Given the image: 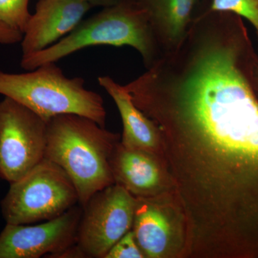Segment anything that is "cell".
<instances>
[{
  "label": "cell",
  "mask_w": 258,
  "mask_h": 258,
  "mask_svg": "<svg viewBox=\"0 0 258 258\" xmlns=\"http://www.w3.org/2000/svg\"><path fill=\"white\" fill-rule=\"evenodd\" d=\"M91 8L95 7H102V8H108L120 3L123 0H84Z\"/></svg>",
  "instance_id": "cell-18"
},
{
  "label": "cell",
  "mask_w": 258,
  "mask_h": 258,
  "mask_svg": "<svg viewBox=\"0 0 258 258\" xmlns=\"http://www.w3.org/2000/svg\"><path fill=\"white\" fill-rule=\"evenodd\" d=\"M98 81L111 97L119 111L123 126L122 145L150 153L155 150L160 131L157 123L134 104L124 86L118 84L110 76L98 77Z\"/></svg>",
  "instance_id": "cell-11"
},
{
  "label": "cell",
  "mask_w": 258,
  "mask_h": 258,
  "mask_svg": "<svg viewBox=\"0 0 258 258\" xmlns=\"http://www.w3.org/2000/svg\"><path fill=\"white\" fill-rule=\"evenodd\" d=\"M258 55L243 19L205 15L134 81L137 106L168 137L220 159L224 189L258 195Z\"/></svg>",
  "instance_id": "cell-1"
},
{
  "label": "cell",
  "mask_w": 258,
  "mask_h": 258,
  "mask_svg": "<svg viewBox=\"0 0 258 258\" xmlns=\"http://www.w3.org/2000/svg\"><path fill=\"white\" fill-rule=\"evenodd\" d=\"M209 10L232 13L245 19L253 26L258 41V0H211Z\"/></svg>",
  "instance_id": "cell-14"
},
{
  "label": "cell",
  "mask_w": 258,
  "mask_h": 258,
  "mask_svg": "<svg viewBox=\"0 0 258 258\" xmlns=\"http://www.w3.org/2000/svg\"><path fill=\"white\" fill-rule=\"evenodd\" d=\"M110 164L115 184L138 198L151 195L160 184V171L152 153L128 149L118 143Z\"/></svg>",
  "instance_id": "cell-12"
},
{
  "label": "cell",
  "mask_w": 258,
  "mask_h": 258,
  "mask_svg": "<svg viewBox=\"0 0 258 258\" xmlns=\"http://www.w3.org/2000/svg\"><path fill=\"white\" fill-rule=\"evenodd\" d=\"M118 137L83 115L62 114L47 120L45 158L71 178L81 207L94 194L115 184L110 160Z\"/></svg>",
  "instance_id": "cell-2"
},
{
  "label": "cell",
  "mask_w": 258,
  "mask_h": 258,
  "mask_svg": "<svg viewBox=\"0 0 258 258\" xmlns=\"http://www.w3.org/2000/svg\"><path fill=\"white\" fill-rule=\"evenodd\" d=\"M83 208L76 205L60 216L38 225L7 223L0 233V258L56 257L77 243Z\"/></svg>",
  "instance_id": "cell-8"
},
{
  "label": "cell",
  "mask_w": 258,
  "mask_h": 258,
  "mask_svg": "<svg viewBox=\"0 0 258 258\" xmlns=\"http://www.w3.org/2000/svg\"><path fill=\"white\" fill-rule=\"evenodd\" d=\"M91 8L84 0H38L20 42L23 56L44 50L69 35Z\"/></svg>",
  "instance_id": "cell-9"
},
{
  "label": "cell",
  "mask_w": 258,
  "mask_h": 258,
  "mask_svg": "<svg viewBox=\"0 0 258 258\" xmlns=\"http://www.w3.org/2000/svg\"><path fill=\"white\" fill-rule=\"evenodd\" d=\"M81 77L70 79L56 62H49L24 74L0 70V94L18 102L49 120L62 114H77L105 127L104 101L101 95L85 87Z\"/></svg>",
  "instance_id": "cell-4"
},
{
  "label": "cell",
  "mask_w": 258,
  "mask_h": 258,
  "mask_svg": "<svg viewBox=\"0 0 258 258\" xmlns=\"http://www.w3.org/2000/svg\"><path fill=\"white\" fill-rule=\"evenodd\" d=\"M96 45L134 47L142 55L147 69L163 56L145 11L133 0H123L82 20L69 35L53 45L31 55L22 56L20 66L25 71H32Z\"/></svg>",
  "instance_id": "cell-3"
},
{
  "label": "cell",
  "mask_w": 258,
  "mask_h": 258,
  "mask_svg": "<svg viewBox=\"0 0 258 258\" xmlns=\"http://www.w3.org/2000/svg\"><path fill=\"white\" fill-rule=\"evenodd\" d=\"M132 229L145 257H160L165 253L170 225L165 215L145 198H137Z\"/></svg>",
  "instance_id": "cell-13"
},
{
  "label": "cell",
  "mask_w": 258,
  "mask_h": 258,
  "mask_svg": "<svg viewBox=\"0 0 258 258\" xmlns=\"http://www.w3.org/2000/svg\"><path fill=\"white\" fill-rule=\"evenodd\" d=\"M145 11L162 55L184 40L195 20L211 0H133Z\"/></svg>",
  "instance_id": "cell-10"
},
{
  "label": "cell",
  "mask_w": 258,
  "mask_h": 258,
  "mask_svg": "<svg viewBox=\"0 0 258 258\" xmlns=\"http://www.w3.org/2000/svg\"><path fill=\"white\" fill-rule=\"evenodd\" d=\"M77 204L79 195L71 178L45 158L26 175L10 183L1 210L6 223L30 225L60 216Z\"/></svg>",
  "instance_id": "cell-5"
},
{
  "label": "cell",
  "mask_w": 258,
  "mask_h": 258,
  "mask_svg": "<svg viewBox=\"0 0 258 258\" xmlns=\"http://www.w3.org/2000/svg\"><path fill=\"white\" fill-rule=\"evenodd\" d=\"M30 0H0V22L24 34L31 14Z\"/></svg>",
  "instance_id": "cell-15"
},
{
  "label": "cell",
  "mask_w": 258,
  "mask_h": 258,
  "mask_svg": "<svg viewBox=\"0 0 258 258\" xmlns=\"http://www.w3.org/2000/svg\"><path fill=\"white\" fill-rule=\"evenodd\" d=\"M47 132L46 120L5 97L0 102V177L15 182L41 162Z\"/></svg>",
  "instance_id": "cell-6"
},
{
  "label": "cell",
  "mask_w": 258,
  "mask_h": 258,
  "mask_svg": "<svg viewBox=\"0 0 258 258\" xmlns=\"http://www.w3.org/2000/svg\"><path fill=\"white\" fill-rule=\"evenodd\" d=\"M23 33L9 25L0 22V43L4 45L18 43L22 41Z\"/></svg>",
  "instance_id": "cell-17"
},
{
  "label": "cell",
  "mask_w": 258,
  "mask_h": 258,
  "mask_svg": "<svg viewBox=\"0 0 258 258\" xmlns=\"http://www.w3.org/2000/svg\"><path fill=\"white\" fill-rule=\"evenodd\" d=\"M137 198L119 184L94 194L82 207L77 244L86 257L105 258L120 239L132 230Z\"/></svg>",
  "instance_id": "cell-7"
},
{
  "label": "cell",
  "mask_w": 258,
  "mask_h": 258,
  "mask_svg": "<svg viewBox=\"0 0 258 258\" xmlns=\"http://www.w3.org/2000/svg\"><path fill=\"white\" fill-rule=\"evenodd\" d=\"M145 257L136 240L133 231H129L108 251L105 258Z\"/></svg>",
  "instance_id": "cell-16"
},
{
  "label": "cell",
  "mask_w": 258,
  "mask_h": 258,
  "mask_svg": "<svg viewBox=\"0 0 258 258\" xmlns=\"http://www.w3.org/2000/svg\"><path fill=\"white\" fill-rule=\"evenodd\" d=\"M254 88L258 94V59L255 64V67L254 70Z\"/></svg>",
  "instance_id": "cell-19"
}]
</instances>
